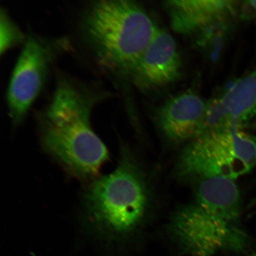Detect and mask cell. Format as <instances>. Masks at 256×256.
<instances>
[{"label":"cell","instance_id":"cell-1","mask_svg":"<svg viewBox=\"0 0 256 256\" xmlns=\"http://www.w3.org/2000/svg\"><path fill=\"white\" fill-rule=\"evenodd\" d=\"M110 96L97 86L62 74L49 103L37 114L44 150L81 180L94 178L108 160L106 147L90 120L96 106Z\"/></svg>","mask_w":256,"mask_h":256},{"label":"cell","instance_id":"cell-13","mask_svg":"<svg viewBox=\"0 0 256 256\" xmlns=\"http://www.w3.org/2000/svg\"><path fill=\"white\" fill-rule=\"evenodd\" d=\"M248 3V5L250 6L251 8L254 10L256 14V1H249Z\"/></svg>","mask_w":256,"mask_h":256},{"label":"cell","instance_id":"cell-5","mask_svg":"<svg viewBox=\"0 0 256 256\" xmlns=\"http://www.w3.org/2000/svg\"><path fill=\"white\" fill-rule=\"evenodd\" d=\"M71 48V41L66 36L27 35L6 94L8 114L14 127L23 122L46 85L54 64Z\"/></svg>","mask_w":256,"mask_h":256},{"label":"cell","instance_id":"cell-8","mask_svg":"<svg viewBox=\"0 0 256 256\" xmlns=\"http://www.w3.org/2000/svg\"><path fill=\"white\" fill-rule=\"evenodd\" d=\"M208 102L188 91L168 99L160 108L158 120L162 132L175 142L192 140L202 130Z\"/></svg>","mask_w":256,"mask_h":256},{"label":"cell","instance_id":"cell-16","mask_svg":"<svg viewBox=\"0 0 256 256\" xmlns=\"http://www.w3.org/2000/svg\"><path fill=\"white\" fill-rule=\"evenodd\" d=\"M250 256H256V254H252V255Z\"/></svg>","mask_w":256,"mask_h":256},{"label":"cell","instance_id":"cell-15","mask_svg":"<svg viewBox=\"0 0 256 256\" xmlns=\"http://www.w3.org/2000/svg\"><path fill=\"white\" fill-rule=\"evenodd\" d=\"M254 126L255 128H256V120L254 122Z\"/></svg>","mask_w":256,"mask_h":256},{"label":"cell","instance_id":"cell-3","mask_svg":"<svg viewBox=\"0 0 256 256\" xmlns=\"http://www.w3.org/2000/svg\"><path fill=\"white\" fill-rule=\"evenodd\" d=\"M158 30L146 10L129 0L92 2L80 21L82 40L96 62L108 72L126 75Z\"/></svg>","mask_w":256,"mask_h":256},{"label":"cell","instance_id":"cell-11","mask_svg":"<svg viewBox=\"0 0 256 256\" xmlns=\"http://www.w3.org/2000/svg\"><path fill=\"white\" fill-rule=\"evenodd\" d=\"M214 108L226 123L239 127L248 124L256 114V69L217 96Z\"/></svg>","mask_w":256,"mask_h":256},{"label":"cell","instance_id":"cell-14","mask_svg":"<svg viewBox=\"0 0 256 256\" xmlns=\"http://www.w3.org/2000/svg\"><path fill=\"white\" fill-rule=\"evenodd\" d=\"M251 206H256V198H254V200L250 204Z\"/></svg>","mask_w":256,"mask_h":256},{"label":"cell","instance_id":"cell-7","mask_svg":"<svg viewBox=\"0 0 256 256\" xmlns=\"http://www.w3.org/2000/svg\"><path fill=\"white\" fill-rule=\"evenodd\" d=\"M181 72L180 54L174 38L158 28L127 76L138 87L147 89L170 84L180 78Z\"/></svg>","mask_w":256,"mask_h":256},{"label":"cell","instance_id":"cell-12","mask_svg":"<svg viewBox=\"0 0 256 256\" xmlns=\"http://www.w3.org/2000/svg\"><path fill=\"white\" fill-rule=\"evenodd\" d=\"M25 36L17 24L10 16L5 8L0 12V52L2 54L22 44H24Z\"/></svg>","mask_w":256,"mask_h":256},{"label":"cell","instance_id":"cell-4","mask_svg":"<svg viewBox=\"0 0 256 256\" xmlns=\"http://www.w3.org/2000/svg\"><path fill=\"white\" fill-rule=\"evenodd\" d=\"M256 166V137L240 128L210 131L190 140L180 154L179 177L200 180L222 176L235 180Z\"/></svg>","mask_w":256,"mask_h":256},{"label":"cell","instance_id":"cell-6","mask_svg":"<svg viewBox=\"0 0 256 256\" xmlns=\"http://www.w3.org/2000/svg\"><path fill=\"white\" fill-rule=\"evenodd\" d=\"M168 232L179 252L187 256H213L222 252L242 254L250 245L249 236L241 225L218 218L195 202L176 210Z\"/></svg>","mask_w":256,"mask_h":256},{"label":"cell","instance_id":"cell-10","mask_svg":"<svg viewBox=\"0 0 256 256\" xmlns=\"http://www.w3.org/2000/svg\"><path fill=\"white\" fill-rule=\"evenodd\" d=\"M194 202L218 218L240 225L242 200L234 179L215 176L198 180Z\"/></svg>","mask_w":256,"mask_h":256},{"label":"cell","instance_id":"cell-9","mask_svg":"<svg viewBox=\"0 0 256 256\" xmlns=\"http://www.w3.org/2000/svg\"><path fill=\"white\" fill-rule=\"evenodd\" d=\"M171 26L178 34L191 35L226 21L236 4L224 0H180L165 2Z\"/></svg>","mask_w":256,"mask_h":256},{"label":"cell","instance_id":"cell-2","mask_svg":"<svg viewBox=\"0 0 256 256\" xmlns=\"http://www.w3.org/2000/svg\"><path fill=\"white\" fill-rule=\"evenodd\" d=\"M148 202L142 172L124 148L116 168L94 178L83 192L82 224L96 241L108 247L118 245L138 230Z\"/></svg>","mask_w":256,"mask_h":256}]
</instances>
